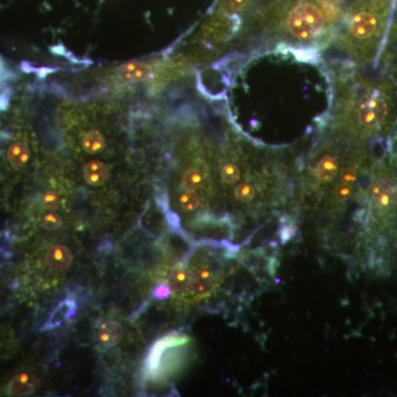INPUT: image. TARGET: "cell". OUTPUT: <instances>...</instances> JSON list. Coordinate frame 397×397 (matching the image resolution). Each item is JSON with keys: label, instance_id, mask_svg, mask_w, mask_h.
Wrapping results in <instances>:
<instances>
[{"label": "cell", "instance_id": "2e32d148", "mask_svg": "<svg viewBox=\"0 0 397 397\" xmlns=\"http://www.w3.org/2000/svg\"><path fill=\"white\" fill-rule=\"evenodd\" d=\"M168 286L175 293H184L190 286V276L186 269H176L170 275Z\"/></svg>", "mask_w": 397, "mask_h": 397}, {"label": "cell", "instance_id": "ba28073f", "mask_svg": "<svg viewBox=\"0 0 397 397\" xmlns=\"http://www.w3.org/2000/svg\"><path fill=\"white\" fill-rule=\"evenodd\" d=\"M73 254L66 245H52L46 253V264L54 271H66L72 265Z\"/></svg>", "mask_w": 397, "mask_h": 397}, {"label": "cell", "instance_id": "8fae6325", "mask_svg": "<svg viewBox=\"0 0 397 397\" xmlns=\"http://www.w3.org/2000/svg\"><path fill=\"white\" fill-rule=\"evenodd\" d=\"M123 334V326L119 321L109 320L99 326L96 332V339L97 342L104 348H113L121 341Z\"/></svg>", "mask_w": 397, "mask_h": 397}, {"label": "cell", "instance_id": "3957f363", "mask_svg": "<svg viewBox=\"0 0 397 397\" xmlns=\"http://www.w3.org/2000/svg\"><path fill=\"white\" fill-rule=\"evenodd\" d=\"M339 21V12L327 0H283L267 12L264 27L271 39L316 46L327 41Z\"/></svg>", "mask_w": 397, "mask_h": 397}, {"label": "cell", "instance_id": "9a60e30c", "mask_svg": "<svg viewBox=\"0 0 397 397\" xmlns=\"http://www.w3.org/2000/svg\"><path fill=\"white\" fill-rule=\"evenodd\" d=\"M76 303L72 299H66V301H61L58 307L54 309L52 313L51 317L49 318L48 326L49 328H56L62 323V322L68 320L69 318L72 317L76 313Z\"/></svg>", "mask_w": 397, "mask_h": 397}, {"label": "cell", "instance_id": "ffe728a7", "mask_svg": "<svg viewBox=\"0 0 397 397\" xmlns=\"http://www.w3.org/2000/svg\"><path fill=\"white\" fill-rule=\"evenodd\" d=\"M250 0H226V9L231 14H240L246 8Z\"/></svg>", "mask_w": 397, "mask_h": 397}, {"label": "cell", "instance_id": "7a4b0ae2", "mask_svg": "<svg viewBox=\"0 0 397 397\" xmlns=\"http://www.w3.org/2000/svg\"><path fill=\"white\" fill-rule=\"evenodd\" d=\"M393 0H353L340 22L338 48L356 66H376L388 39Z\"/></svg>", "mask_w": 397, "mask_h": 397}, {"label": "cell", "instance_id": "277c9868", "mask_svg": "<svg viewBox=\"0 0 397 397\" xmlns=\"http://www.w3.org/2000/svg\"><path fill=\"white\" fill-rule=\"evenodd\" d=\"M189 342L187 336L171 333L157 340L146 358L144 372L148 378H165L168 372L175 370L184 354V348Z\"/></svg>", "mask_w": 397, "mask_h": 397}, {"label": "cell", "instance_id": "ac0fdd59", "mask_svg": "<svg viewBox=\"0 0 397 397\" xmlns=\"http://www.w3.org/2000/svg\"><path fill=\"white\" fill-rule=\"evenodd\" d=\"M62 226V218L54 211H49L41 218V226L48 231L58 230Z\"/></svg>", "mask_w": 397, "mask_h": 397}, {"label": "cell", "instance_id": "e0dca14e", "mask_svg": "<svg viewBox=\"0 0 397 397\" xmlns=\"http://www.w3.org/2000/svg\"><path fill=\"white\" fill-rule=\"evenodd\" d=\"M178 203L181 210L186 211V212H192L201 206V194L196 191H182L178 198Z\"/></svg>", "mask_w": 397, "mask_h": 397}, {"label": "cell", "instance_id": "7c38bea8", "mask_svg": "<svg viewBox=\"0 0 397 397\" xmlns=\"http://www.w3.org/2000/svg\"><path fill=\"white\" fill-rule=\"evenodd\" d=\"M31 158V149L27 141H17L10 144L6 153V159L10 167L14 169H21L26 167Z\"/></svg>", "mask_w": 397, "mask_h": 397}, {"label": "cell", "instance_id": "5b68a950", "mask_svg": "<svg viewBox=\"0 0 397 397\" xmlns=\"http://www.w3.org/2000/svg\"><path fill=\"white\" fill-rule=\"evenodd\" d=\"M153 74V68L149 64L131 62L119 66L115 72L117 80L125 84L139 83L147 80Z\"/></svg>", "mask_w": 397, "mask_h": 397}, {"label": "cell", "instance_id": "52a82bcc", "mask_svg": "<svg viewBox=\"0 0 397 397\" xmlns=\"http://www.w3.org/2000/svg\"><path fill=\"white\" fill-rule=\"evenodd\" d=\"M41 381L32 373H20L14 376L8 384V393L16 396H24L36 392Z\"/></svg>", "mask_w": 397, "mask_h": 397}, {"label": "cell", "instance_id": "8992f818", "mask_svg": "<svg viewBox=\"0 0 397 397\" xmlns=\"http://www.w3.org/2000/svg\"><path fill=\"white\" fill-rule=\"evenodd\" d=\"M208 172L203 164H192L186 168L181 176V187L184 191H196L206 187Z\"/></svg>", "mask_w": 397, "mask_h": 397}, {"label": "cell", "instance_id": "d6986e66", "mask_svg": "<svg viewBox=\"0 0 397 397\" xmlns=\"http://www.w3.org/2000/svg\"><path fill=\"white\" fill-rule=\"evenodd\" d=\"M42 206L46 211H56L60 208L61 198L54 191H46L42 196Z\"/></svg>", "mask_w": 397, "mask_h": 397}, {"label": "cell", "instance_id": "5bb4252c", "mask_svg": "<svg viewBox=\"0 0 397 397\" xmlns=\"http://www.w3.org/2000/svg\"><path fill=\"white\" fill-rule=\"evenodd\" d=\"M80 145L85 153L90 155L103 153L106 148V139L102 131L97 129H90L82 134L80 139Z\"/></svg>", "mask_w": 397, "mask_h": 397}, {"label": "cell", "instance_id": "44dd1931", "mask_svg": "<svg viewBox=\"0 0 397 397\" xmlns=\"http://www.w3.org/2000/svg\"><path fill=\"white\" fill-rule=\"evenodd\" d=\"M170 291H171V289L169 288V286H164L163 285V286H159L156 289L154 295H155V297L158 298L159 301H164V299H166V298L170 295Z\"/></svg>", "mask_w": 397, "mask_h": 397}, {"label": "cell", "instance_id": "30bf717a", "mask_svg": "<svg viewBox=\"0 0 397 397\" xmlns=\"http://www.w3.org/2000/svg\"><path fill=\"white\" fill-rule=\"evenodd\" d=\"M83 177L92 187H101L111 177V169L107 164L99 160H91L83 168Z\"/></svg>", "mask_w": 397, "mask_h": 397}, {"label": "cell", "instance_id": "9c48e42d", "mask_svg": "<svg viewBox=\"0 0 397 397\" xmlns=\"http://www.w3.org/2000/svg\"><path fill=\"white\" fill-rule=\"evenodd\" d=\"M214 281L216 277L213 271L210 267L202 266L196 269L192 277H190L189 288L194 295L202 297L211 293L214 286Z\"/></svg>", "mask_w": 397, "mask_h": 397}, {"label": "cell", "instance_id": "6da1fadb", "mask_svg": "<svg viewBox=\"0 0 397 397\" xmlns=\"http://www.w3.org/2000/svg\"><path fill=\"white\" fill-rule=\"evenodd\" d=\"M331 133L346 143L368 146L397 133V76L370 79L352 73L341 81Z\"/></svg>", "mask_w": 397, "mask_h": 397}, {"label": "cell", "instance_id": "4fadbf2b", "mask_svg": "<svg viewBox=\"0 0 397 397\" xmlns=\"http://www.w3.org/2000/svg\"><path fill=\"white\" fill-rule=\"evenodd\" d=\"M382 54L384 56L386 68L390 69L391 72L397 76V15L394 21L391 24L388 39Z\"/></svg>", "mask_w": 397, "mask_h": 397}]
</instances>
